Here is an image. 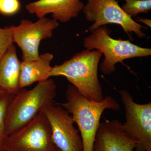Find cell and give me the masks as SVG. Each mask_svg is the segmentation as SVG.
<instances>
[{"label": "cell", "mask_w": 151, "mask_h": 151, "mask_svg": "<svg viewBox=\"0 0 151 151\" xmlns=\"http://www.w3.org/2000/svg\"><path fill=\"white\" fill-rule=\"evenodd\" d=\"M66 102L58 104L71 114L80 132L83 151H93L95 136L101 116L106 109L116 111L120 109L117 100L108 96L101 102L86 99L75 86L70 84L66 91Z\"/></svg>", "instance_id": "cell-1"}, {"label": "cell", "mask_w": 151, "mask_h": 151, "mask_svg": "<svg viewBox=\"0 0 151 151\" xmlns=\"http://www.w3.org/2000/svg\"><path fill=\"white\" fill-rule=\"evenodd\" d=\"M102 55L99 50H85L62 64L52 67L50 75L65 76L86 99L101 102L104 97L97 72Z\"/></svg>", "instance_id": "cell-2"}, {"label": "cell", "mask_w": 151, "mask_h": 151, "mask_svg": "<svg viewBox=\"0 0 151 151\" xmlns=\"http://www.w3.org/2000/svg\"><path fill=\"white\" fill-rule=\"evenodd\" d=\"M57 86L53 79L39 82L33 89H21L10 100L6 126L9 135L30 122L47 105L54 103Z\"/></svg>", "instance_id": "cell-3"}, {"label": "cell", "mask_w": 151, "mask_h": 151, "mask_svg": "<svg viewBox=\"0 0 151 151\" xmlns=\"http://www.w3.org/2000/svg\"><path fill=\"white\" fill-rule=\"evenodd\" d=\"M111 32L105 26L101 27L92 32L84 41L86 50H96L104 54L105 59L100 65L103 74L109 75L115 72L116 64H124L125 60L151 55L150 48L138 46L129 40L114 39L110 36Z\"/></svg>", "instance_id": "cell-4"}, {"label": "cell", "mask_w": 151, "mask_h": 151, "mask_svg": "<svg viewBox=\"0 0 151 151\" xmlns=\"http://www.w3.org/2000/svg\"><path fill=\"white\" fill-rule=\"evenodd\" d=\"M52 137L50 124L40 111L30 122L9 135L7 151H57Z\"/></svg>", "instance_id": "cell-5"}, {"label": "cell", "mask_w": 151, "mask_h": 151, "mask_svg": "<svg viewBox=\"0 0 151 151\" xmlns=\"http://www.w3.org/2000/svg\"><path fill=\"white\" fill-rule=\"evenodd\" d=\"M125 109V134L137 143L135 151H151V103L139 104L125 89L119 90Z\"/></svg>", "instance_id": "cell-6"}, {"label": "cell", "mask_w": 151, "mask_h": 151, "mask_svg": "<svg viewBox=\"0 0 151 151\" xmlns=\"http://www.w3.org/2000/svg\"><path fill=\"white\" fill-rule=\"evenodd\" d=\"M85 18L93 24L87 31H93L105 25L119 24L130 37L134 32L139 37H146L142 30L145 28L126 14L116 0H87L83 10Z\"/></svg>", "instance_id": "cell-7"}, {"label": "cell", "mask_w": 151, "mask_h": 151, "mask_svg": "<svg viewBox=\"0 0 151 151\" xmlns=\"http://www.w3.org/2000/svg\"><path fill=\"white\" fill-rule=\"evenodd\" d=\"M58 25L55 19L43 17L35 22L22 19L17 26L9 27L12 33L13 42L18 45L22 52L23 61L28 62L38 59L41 42L51 37L53 31Z\"/></svg>", "instance_id": "cell-8"}, {"label": "cell", "mask_w": 151, "mask_h": 151, "mask_svg": "<svg viewBox=\"0 0 151 151\" xmlns=\"http://www.w3.org/2000/svg\"><path fill=\"white\" fill-rule=\"evenodd\" d=\"M48 119L52 141L60 151H83L79 131L74 127L72 116L58 104H50L41 111Z\"/></svg>", "instance_id": "cell-9"}, {"label": "cell", "mask_w": 151, "mask_h": 151, "mask_svg": "<svg viewBox=\"0 0 151 151\" xmlns=\"http://www.w3.org/2000/svg\"><path fill=\"white\" fill-rule=\"evenodd\" d=\"M136 145L125 134L120 121L106 120L99 125L93 151H135Z\"/></svg>", "instance_id": "cell-10"}, {"label": "cell", "mask_w": 151, "mask_h": 151, "mask_svg": "<svg viewBox=\"0 0 151 151\" xmlns=\"http://www.w3.org/2000/svg\"><path fill=\"white\" fill-rule=\"evenodd\" d=\"M84 5L81 0H38L27 4L25 8L38 18L51 14L53 19L66 22L78 16Z\"/></svg>", "instance_id": "cell-11"}, {"label": "cell", "mask_w": 151, "mask_h": 151, "mask_svg": "<svg viewBox=\"0 0 151 151\" xmlns=\"http://www.w3.org/2000/svg\"><path fill=\"white\" fill-rule=\"evenodd\" d=\"M21 61L18 59L14 44L7 49L0 59V89L11 95L20 90L19 78Z\"/></svg>", "instance_id": "cell-12"}, {"label": "cell", "mask_w": 151, "mask_h": 151, "mask_svg": "<svg viewBox=\"0 0 151 151\" xmlns=\"http://www.w3.org/2000/svg\"><path fill=\"white\" fill-rule=\"evenodd\" d=\"M53 58V55L50 53L40 55L36 60L26 62L21 61L19 78L20 89L24 88L36 82H42L51 76L52 67L50 62Z\"/></svg>", "instance_id": "cell-13"}, {"label": "cell", "mask_w": 151, "mask_h": 151, "mask_svg": "<svg viewBox=\"0 0 151 151\" xmlns=\"http://www.w3.org/2000/svg\"><path fill=\"white\" fill-rule=\"evenodd\" d=\"M13 96L6 92H0V151L5 150V145L9 136L6 129V111Z\"/></svg>", "instance_id": "cell-14"}, {"label": "cell", "mask_w": 151, "mask_h": 151, "mask_svg": "<svg viewBox=\"0 0 151 151\" xmlns=\"http://www.w3.org/2000/svg\"><path fill=\"white\" fill-rule=\"evenodd\" d=\"M123 10L130 17H136L140 13L147 14L151 9V0H125Z\"/></svg>", "instance_id": "cell-15"}, {"label": "cell", "mask_w": 151, "mask_h": 151, "mask_svg": "<svg viewBox=\"0 0 151 151\" xmlns=\"http://www.w3.org/2000/svg\"><path fill=\"white\" fill-rule=\"evenodd\" d=\"M21 4L19 0H0V14L12 16L20 11Z\"/></svg>", "instance_id": "cell-16"}, {"label": "cell", "mask_w": 151, "mask_h": 151, "mask_svg": "<svg viewBox=\"0 0 151 151\" xmlns=\"http://www.w3.org/2000/svg\"><path fill=\"white\" fill-rule=\"evenodd\" d=\"M13 43L12 33L9 27H0V59Z\"/></svg>", "instance_id": "cell-17"}, {"label": "cell", "mask_w": 151, "mask_h": 151, "mask_svg": "<svg viewBox=\"0 0 151 151\" xmlns=\"http://www.w3.org/2000/svg\"><path fill=\"white\" fill-rule=\"evenodd\" d=\"M138 21L141 22L147 25V26L151 27V20L148 19H142L141 18H138V19H137Z\"/></svg>", "instance_id": "cell-18"}, {"label": "cell", "mask_w": 151, "mask_h": 151, "mask_svg": "<svg viewBox=\"0 0 151 151\" xmlns=\"http://www.w3.org/2000/svg\"><path fill=\"white\" fill-rule=\"evenodd\" d=\"M57 151H60V150H59V149H58V148L57 149Z\"/></svg>", "instance_id": "cell-19"}, {"label": "cell", "mask_w": 151, "mask_h": 151, "mask_svg": "<svg viewBox=\"0 0 151 151\" xmlns=\"http://www.w3.org/2000/svg\"><path fill=\"white\" fill-rule=\"evenodd\" d=\"M4 151H6V150H4Z\"/></svg>", "instance_id": "cell-20"}, {"label": "cell", "mask_w": 151, "mask_h": 151, "mask_svg": "<svg viewBox=\"0 0 151 151\" xmlns=\"http://www.w3.org/2000/svg\"><path fill=\"white\" fill-rule=\"evenodd\" d=\"M1 89H0V92H1Z\"/></svg>", "instance_id": "cell-21"}]
</instances>
